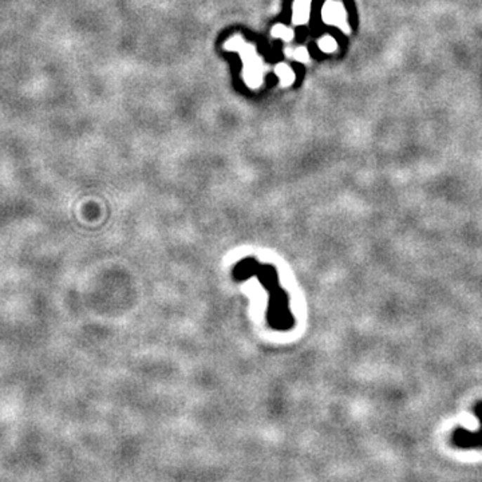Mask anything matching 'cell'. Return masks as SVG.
<instances>
[{
  "label": "cell",
  "instance_id": "6da1fadb",
  "mask_svg": "<svg viewBox=\"0 0 482 482\" xmlns=\"http://www.w3.org/2000/svg\"><path fill=\"white\" fill-rule=\"evenodd\" d=\"M233 275L237 280H245L255 275L270 294L268 322L276 330L287 331L294 327V316L289 308V300L279 284L278 272L271 266H260L254 259H244L235 267Z\"/></svg>",
  "mask_w": 482,
  "mask_h": 482
},
{
  "label": "cell",
  "instance_id": "7a4b0ae2",
  "mask_svg": "<svg viewBox=\"0 0 482 482\" xmlns=\"http://www.w3.org/2000/svg\"><path fill=\"white\" fill-rule=\"evenodd\" d=\"M224 47L229 51L240 53L241 60L244 63L242 77L245 84L251 89L260 87L264 79V72L268 70V67L263 63L261 58L257 56L255 46L244 42L241 37H233L224 44Z\"/></svg>",
  "mask_w": 482,
  "mask_h": 482
},
{
  "label": "cell",
  "instance_id": "3957f363",
  "mask_svg": "<svg viewBox=\"0 0 482 482\" xmlns=\"http://www.w3.org/2000/svg\"><path fill=\"white\" fill-rule=\"evenodd\" d=\"M474 412L480 421L478 430L471 431L465 427H457L452 434V442L458 449H482V400L474 406Z\"/></svg>",
  "mask_w": 482,
  "mask_h": 482
},
{
  "label": "cell",
  "instance_id": "277c9868",
  "mask_svg": "<svg viewBox=\"0 0 482 482\" xmlns=\"http://www.w3.org/2000/svg\"><path fill=\"white\" fill-rule=\"evenodd\" d=\"M322 18L326 25L335 26L338 29L343 30L344 32L350 31L346 8L339 0H327L322 10Z\"/></svg>",
  "mask_w": 482,
  "mask_h": 482
},
{
  "label": "cell",
  "instance_id": "5b68a950",
  "mask_svg": "<svg viewBox=\"0 0 482 482\" xmlns=\"http://www.w3.org/2000/svg\"><path fill=\"white\" fill-rule=\"evenodd\" d=\"M311 6L312 0H295L294 13H292L294 25H297V26L306 25L310 20Z\"/></svg>",
  "mask_w": 482,
  "mask_h": 482
},
{
  "label": "cell",
  "instance_id": "8992f818",
  "mask_svg": "<svg viewBox=\"0 0 482 482\" xmlns=\"http://www.w3.org/2000/svg\"><path fill=\"white\" fill-rule=\"evenodd\" d=\"M275 74L279 77L280 84L284 87L291 86L295 82V72L294 70L287 65V63H280L275 67Z\"/></svg>",
  "mask_w": 482,
  "mask_h": 482
},
{
  "label": "cell",
  "instance_id": "52a82bcc",
  "mask_svg": "<svg viewBox=\"0 0 482 482\" xmlns=\"http://www.w3.org/2000/svg\"><path fill=\"white\" fill-rule=\"evenodd\" d=\"M272 37L273 38H280L284 42H289L294 39V31L283 25H278L272 29Z\"/></svg>",
  "mask_w": 482,
  "mask_h": 482
},
{
  "label": "cell",
  "instance_id": "ba28073f",
  "mask_svg": "<svg viewBox=\"0 0 482 482\" xmlns=\"http://www.w3.org/2000/svg\"><path fill=\"white\" fill-rule=\"evenodd\" d=\"M318 46H319V48H320L322 51L328 53V54L335 53V51L338 50V43L335 41V38H332L331 35H326V37H323L322 39H319Z\"/></svg>",
  "mask_w": 482,
  "mask_h": 482
},
{
  "label": "cell",
  "instance_id": "9c48e42d",
  "mask_svg": "<svg viewBox=\"0 0 482 482\" xmlns=\"http://www.w3.org/2000/svg\"><path fill=\"white\" fill-rule=\"evenodd\" d=\"M287 56H288V57L291 56V57L294 58L295 60H298V62H303V63L308 62V59H310V57H308V51H307L304 47H299V48H297V50L291 51V54L288 53Z\"/></svg>",
  "mask_w": 482,
  "mask_h": 482
}]
</instances>
